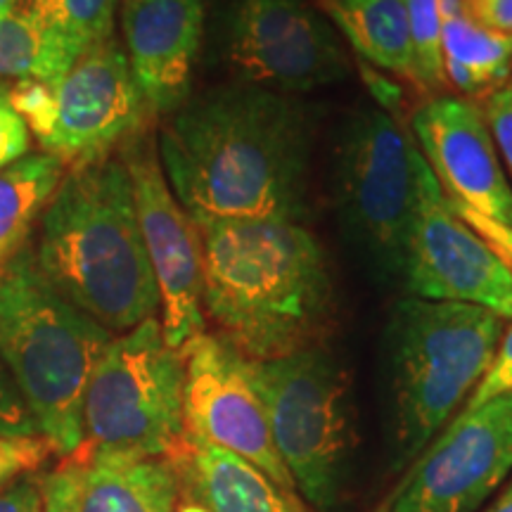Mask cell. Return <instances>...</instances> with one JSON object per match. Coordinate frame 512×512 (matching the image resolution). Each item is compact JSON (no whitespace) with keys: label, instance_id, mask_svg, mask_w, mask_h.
<instances>
[{"label":"cell","instance_id":"obj_11","mask_svg":"<svg viewBox=\"0 0 512 512\" xmlns=\"http://www.w3.org/2000/svg\"><path fill=\"white\" fill-rule=\"evenodd\" d=\"M401 278L411 297L472 304L503 320L512 318V271L453 211L420 150Z\"/></svg>","mask_w":512,"mask_h":512},{"label":"cell","instance_id":"obj_25","mask_svg":"<svg viewBox=\"0 0 512 512\" xmlns=\"http://www.w3.org/2000/svg\"><path fill=\"white\" fill-rule=\"evenodd\" d=\"M53 448L43 437H0V494L17 479L34 475Z\"/></svg>","mask_w":512,"mask_h":512},{"label":"cell","instance_id":"obj_15","mask_svg":"<svg viewBox=\"0 0 512 512\" xmlns=\"http://www.w3.org/2000/svg\"><path fill=\"white\" fill-rule=\"evenodd\" d=\"M411 136L448 202L512 228V183L479 102L430 98L415 110Z\"/></svg>","mask_w":512,"mask_h":512},{"label":"cell","instance_id":"obj_32","mask_svg":"<svg viewBox=\"0 0 512 512\" xmlns=\"http://www.w3.org/2000/svg\"><path fill=\"white\" fill-rule=\"evenodd\" d=\"M0 512H43V477L27 475L0 494Z\"/></svg>","mask_w":512,"mask_h":512},{"label":"cell","instance_id":"obj_6","mask_svg":"<svg viewBox=\"0 0 512 512\" xmlns=\"http://www.w3.org/2000/svg\"><path fill=\"white\" fill-rule=\"evenodd\" d=\"M249 375L294 489L318 512H337L356 446L347 368L325 344H311L271 361H249Z\"/></svg>","mask_w":512,"mask_h":512},{"label":"cell","instance_id":"obj_17","mask_svg":"<svg viewBox=\"0 0 512 512\" xmlns=\"http://www.w3.org/2000/svg\"><path fill=\"white\" fill-rule=\"evenodd\" d=\"M181 486L211 512H311L259 467L207 441L183 437L174 453Z\"/></svg>","mask_w":512,"mask_h":512},{"label":"cell","instance_id":"obj_1","mask_svg":"<svg viewBox=\"0 0 512 512\" xmlns=\"http://www.w3.org/2000/svg\"><path fill=\"white\" fill-rule=\"evenodd\" d=\"M176 200L202 221H302L313 124L304 102L221 86L169 114L157 138Z\"/></svg>","mask_w":512,"mask_h":512},{"label":"cell","instance_id":"obj_14","mask_svg":"<svg viewBox=\"0 0 512 512\" xmlns=\"http://www.w3.org/2000/svg\"><path fill=\"white\" fill-rule=\"evenodd\" d=\"M512 472V394L460 413L425 448L387 512H477Z\"/></svg>","mask_w":512,"mask_h":512},{"label":"cell","instance_id":"obj_22","mask_svg":"<svg viewBox=\"0 0 512 512\" xmlns=\"http://www.w3.org/2000/svg\"><path fill=\"white\" fill-rule=\"evenodd\" d=\"M43 29L55 81L93 46L114 36L119 0H27Z\"/></svg>","mask_w":512,"mask_h":512},{"label":"cell","instance_id":"obj_31","mask_svg":"<svg viewBox=\"0 0 512 512\" xmlns=\"http://www.w3.org/2000/svg\"><path fill=\"white\" fill-rule=\"evenodd\" d=\"M451 207L460 216V219L467 223V226L475 230V233L486 242V245H489L498 256H501V259L508 264V268L512 271V228L503 226V223H498V221L486 219V216L475 214V211H470L465 207H456V204H451Z\"/></svg>","mask_w":512,"mask_h":512},{"label":"cell","instance_id":"obj_10","mask_svg":"<svg viewBox=\"0 0 512 512\" xmlns=\"http://www.w3.org/2000/svg\"><path fill=\"white\" fill-rule=\"evenodd\" d=\"M235 83L297 98L349 76V57L306 0H235L223 29Z\"/></svg>","mask_w":512,"mask_h":512},{"label":"cell","instance_id":"obj_34","mask_svg":"<svg viewBox=\"0 0 512 512\" xmlns=\"http://www.w3.org/2000/svg\"><path fill=\"white\" fill-rule=\"evenodd\" d=\"M358 69H361L363 79L368 81L370 93L375 95V100L380 102V107H384V112L389 114V110H396L401 102V88L389 79H384V74L375 72L373 67H366V62H358Z\"/></svg>","mask_w":512,"mask_h":512},{"label":"cell","instance_id":"obj_38","mask_svg":"<svg viewBox=\"0 0 512 512\" xmlns=\"http://www.w3.org/2000/svg\"><path fill=\"white\" fill-rule=\"evenodd\" d=\"M19 5V0H0V17H5Z\"/></svg>","mask_w":512,"mask_h":512},{"label":"cell","instance_id":"obj_13","mask_svg":"<svg viewBox=\"0 0 512 512\" xmlns=\"http://www.w3.org/2000/svg\"><path fill=\"white\" fill-rule=\"evenodd\" d=\"M185 437L207 441L245 458L287 491L292 475L275 451L264 403L256 392L249 361L219 335H197L183 347Z\"/></svg>","mask_w":512,"mask_h":512},{"label":"cell","instance_id":"obj_29","mask_svg":"<svg viewBox=\"0 0 512 512\" xmlns=\"http://www.w3.org/2000/svg\"><path fill=\"white\" fill-rule=\"evenodd\" d=\"M83 460H67L43 477V512H79Z\"/></svg>","mask_w":512,"mask_h":512},{"label":"cell","instance_id":"obj_33","mask_svg":"<svg viewBox=\"0 0 512 512\" xmlns=\"http://www.w3.org/2000/svg\"><path fill=\"white\" fill-rule=\"evenodd\" d=\"M467 10L484 27L512 34V0H470Z\"/></svg>","mask_w":512,"mask_h":512},{"label":"cell","instance_id":"obj_21","mask_svg":"<svg viewBox=\"0 0 512 512\" xmlns=\"http://www.w3.org/2000/svg\"><path fill=\"white\" fill-rule=\"evenodd\" d=\"M64 171L46 152H34L0 171V271L27 247Z\"/></svg>","mask_w":512,"mask_h":512},{"label":"cell","instance_id":"obj_20","mask_svg":"<svg viewBox=\"0 0 512 512\" xmlns=\"http://www.w3.org/2000/svg\"><path fill=\"white\" fill-rule=\"evenodd\" d=\"M444 86L467 100H486L512 74V34H501L470 15L444 19L441 27Z\"/></svg>","mask_w":512,"mask_h":512},{"label":"cell","instance_id":"obj_24","mask_svg":"<svg viewBox=\"0 0 512 512\" xmlns=\"http://www.w3.org/2000/svg\"><path fill=\"white\" fill-rule=\"evenodd\" d=\"M406 3L413 48V86L432 93L444 86V60H441L444 17L437 0H406Z\"/></svg>","mask_w":512,"mask_h":512},{"label":"cell","instance_id":"obj_23","mask_svg":"<svg viewBox=\"0 0 512 512\" xmlns=\"http://www.w3.org/2000/svg\"><path fill=\"white\" fill-rule=\"evenodd\" d=\"M0 79L55 81L43 29L27 3L0 17Z\"/></svg>","mask_w":512,"mask_h":512},{"label":"cell","instance_id":"obj_12","mask_svg":"<svg viewBox=\"0 0 512 512\" xmlns=\"http://www.w3.org/2000/svg\"><path fill=\"white\" fill-rule=\"evenodd\" d=\"M131 178L138 226L155 273L162 311V335L171 349L183 351L204 332L202 242L200 230L176 200L159 162L157 140L138 131L119 147Z\"/></svg>","mask_w":512,"mask_h":512},{"label":"cell","instance_id":"obj_37","mask_svg":"<svg viewBox=\"0 0 512 512\" xmlns=\"http://www.w3.org/2000/svg\"><path fill=\"white\" fill-rule=\"evenodd\" d=\"M174 512H211V510H207L202 503L192 501V498H190V501H183L181 505H176Z\"/></svg>","mask_w":512,"mask_h":512},{"label":"cell","instance_id":"obj_18","mask_svg":"<svg viewBox=\"0 0 512 512\" xmlns=\"http://www.w3.org/2000/svg\"><path fill=\"white\" fill-rule=\"evenodd\" d=\"M178 494L174 458L93 448L83 460L79 512H174Z\"/></svg>","mask_w":512,"mask_h":512},{"label":"cell","instance_id":"obj_7","mask_svg":"<svg viewBox=\"0 0 512 512\" xmlns=\"http://www.w3.org/2000/svg\"><path fill=\"white\" fill-rule=\"evenodd\" d=\"M181 351L164 342L157 316L112 337L83 401V432L93 448L171 458L183 444Z\"/></svg>","mask_w":512,"mask_h":512},{"label":"cell","instance_id":"obj_26","mask_svg":"<svg viewBox=\"0 0 512 512\" xmlns=\"http://www.w3.org/2000/svg\"><path fill=\"white\" fill-rule=\"evenodd\" d=\"M31 131L12 100V86L0 79V171L29 155Z\"/></svg>","mask_w":512,"mask_h":512},{"label":"cell","instance_id":"obj_30","mask_svg":"<svg viewBox=\"0 0 512 512\" xmlns=\"http://www.w3.org/2000/svg\"><path fill=\"white\" fill-rule=\"evenodd\" d=\"M38 427L24 406L22 394L0 361V437H36ZM41 437V434H38Z\"/></svg>","mask_w":512,"mask_h":512},{"label":"cell","instance_id":"obj_36","mask_svg":"<svg viewBox=\"0 0 512 512\" xmlns=\"http://www.w3.org/2000/svg\"><path fill=\"white\" fill-rule=\"evenodd\" d=\"M486 512H512V479H510V484L503 489V494L498 496L494 503H491V508Z\"/></svg>","mask_w":512,"mask_h":512},{"label":"cell","instance_id":"obj_3","mask_svg":"<svg viewBox=\"0 0 512 512\" xmlns=\"http://www.w3.org/2000/svg\"><path fill=\"white\" fill-rule=\"evenodd\" d=\"M34 256L48 283L112 335L157 316V280L119 152L64 171L41 214Z\"/></svg>","mask_w":512,"mask_h":512},{"label":"cell","instance_id":"obj_4","mask_svg":"<svg viewBox=\"0 0 512 512\" xmlns=\"http://www.w3.org/2000/svg\"><path fill=\"white\" fill-rule=\"evenodd\" d=\"M112 337L48 283L31 245L0 271V361L57 456L86 441L83 401Z\"/></svg>","mask_w":512,"mask_h":512},{"label":"cell","instance_id":"obj_8","mask_svg":"<svg viewBox=\"0 0 512 512\" xmlns=\"http://www.w3.org/2000/svg\"><path fill=\"white\" fill-rule=\"evenodd\" d=\"M418 145L380 107L358 110L342 128L335 162L339 226L361 259L401 278L415 207Z\"/></svg>","mask_w":512,"mask_h":512},{"label":"cell","instance_id":"obj_5","mask_svg":"<svg viewBox=\"0 0 512 512\" xmlns=\"http://www.w3.org/2000/svg\"><path fill=\"white\" fill-rule=\"evenodd\" d=\"M503 318L472 304L403 297L389 311V415L396 463L432 444L489 370Z\"/></svg>","mask_w":512,"mask_h":512},{"label":"cell","instance_id":"obj_2","mask_svg":"<svg viewBox=\"0 0 512 512\" xmlns=\"http://www.w3.org/2000/svg\"><path fill=\"white\" fill-rule=\"evenodd\" d=\"M202 309L247 361L323 344L335 280L302 221H202Z\"/></svg>","mask_w":512,"mask_h":512},{"label":"cell","instance_id":"obj_28","mask_svg":"<svg viewBox=\"0 0 512 512\" xmlns=\"http://www.w3.org/2000/svg\"><path fill=\"white\" fill-rule=\"evenodd\" d=\"M482 112L489 126L491 138H494L498 157L505 166V174H508L512 183V74L501 88H496L482 102Z\"/></svg>","mask_w":512,"mask_h":512},{"label":"cell","instance_id":"obj_16","mask_svg":"<svg viewBox=\"0 0 512 512\" xmlns=\"http://www.w3.org/2000/svg\"><path fill=\"white\" fill-rule=\"evenodd\" d=\"M121 34L147 112L174 114L190 100L204 38V0H121Z\"/></svg>","mask_w":512,"mask_h":512},{"label":"cell","instance_id":"obj_27","mask_svg":"<svg viewBox=\"0 0 512 512\" xmlns=\"http://www.w3.org/2000/svg\"><path fill=\"white\" fill-rule=\"evenodd\" d=\"M505 394H512V325L503 332L494 354V361H491L489 370H486L482 380H479L475 392L470 394V399L465 401L463 411L460 413L475 411V408Z\"/></svg>","mask_w":512,"mask_h":512},{"label":"cell","instance_id":"obj_9","mask_svg":"<svg viewBox=\"0 0 512 512\" xmlns=\"http://www.w3.org/2000/svg\"><path fill=\"white\" fill-rule=\"evenodd\" d=\"M12 100L43 152L64 169L114 155L150 117L114 36L83 53L53 83L17 81Z\"/></svg>","mask_w":512,"mask_h":512},{"label":"cell","instance_id":"obj_35","mask_svg":"<svg viewBox=\"0 0 512 512\" xmlns=\"http://www.w3.org/2000/svg\"><path fill=\"white\" fill-rule=\"evenodd\" d=\"M467 3H470V0H437L439 12H441V17H444V19H456V17L470 15V10H467Z\"/></svg>","mask_w":512,"mask_h":512},{"label":"cell","instance_id":"obj_19","mask_svg":"<svg viewBox=\"0 0 512 512\" xmlns=\"http://www.w3.org/2000/svg\"><path fill=\"white\" fill-rule=\"evenodd\" d=\"M323 8L361 60L413 83L406 0H323Z\"/></svg>","mask_w":512,"mask_h":512}]
</instances>
